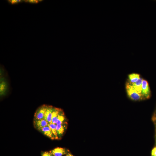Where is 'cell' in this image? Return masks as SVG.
<instances>
[{"instance_id": "1", "label": "cell", "mask_w": 156, "mask_h": 156, "mask_svg": "<svg viewBox=\"0 0 156 156\" xmlns=\"http://www.w3.org/2000/svg\"><path fill=\"white\" fill-rule=\"evenodd\" d=\"M128 96L131 100L134 101L141 100L144 98L141 94L138 93L133 87L131 84L127 83L126 86Z\"/></svg>"}, {"instance_id": "2", "label": "cell", "mask_w": 156, "mask_h": 156, "mask_svg": "<svg viewBox=\"0 0 156 156\" xmlns=\"http://www.w3.org/2000/svg\"><path fill=\"white\" fill-rule=\"evenodd\" d=\"M141 94L144 98L147 99L149 98L151 96V91L148 83L146 80L143 79L142 81Z\"/></svg>"}, {"instance_id": "3", "label": "cell", "mask_w": 156, "mask_h": 156, "mask_svg": "<svg viewBox=\"0 0 156 156\" xmlns=\"http://www.w3.org/2000/svg\"><path fill=\"white\" fill-rule=\"evenodd\" d=\"M47 107V105H44L39 107L34 114V119L40 120L43 119Z\"/></svg>"}, {"instance_id": "4", "label": "cell", "mask_w": 156, "mask_h": 156, "mask_svg": "<svg viewBox=\"0 0 156 156\" xmlns=\"http://www.w3.org/2000/svg\"><path fill=\"white\" fill-rule=\"evenodd\" d=\"M49 152L54 156H62L68 154L67 151L66 149L61 147L55 148Z\"/></svg>"}, {"instance_id": "5", "label": "cell", "mask_w": 156, "mask_h": 156, "mask_svg": "<svg viewBox=\"0 0 156 156\" xmlns=\"http://www.w3.org/2000/svg\"><path fill=\"white\" fill-rule=\"evenodd\" d=\"M54 107L50 105H47V108L44 118L49 123H51L53 112Z\"/></svg>"}, {"instance_id": "6", "label": "cell", "mask_w": 156, "mask_h": 156, "mask_svg": "<svg viewBox=\"0 0 156 156\" xmlns=\"http://www.w3.org/2000/svg\"><path fill=\"white\" fill-rule=\"evenodd\" d=\"M34 123L35 127L38 130L48 126L49 124L48 122L44 118L40 120L34 119Z\"/></svg>"}, {"instance_id": "7", "label": "cell", "mask_w": 156, "mask_h": 156, "mask_svg": "<svg viewBox=\"0 0 156 156\" xmlns=\"http://www.w3.org/2000/svg\"><path fill=\"white\" fill-rule=\"evenodd\" d=\"M39 130L50 139L52 140L55 139L54 136L52 131L48 126L44 127Z\"/></svg>"}, {"instance_id": "8", "label": "cell", "mask_w": 156, "mask_h": 156, "mask_svg": "<svg viewBox=\"0 0 156 156\" xmlns=\"http://www.w3.org/2000/svg\"><path fill=\"white\" fill-rule=\"evenodd\" d=\"M66 122L61 124L56 125V129L57 135L59 137L61 136L64 133L67 127Z\"/></svg>"}, {"instance_id": "9", "label": "cell", "mask_w": 156, "mask_h": 156, "mask_svg": "<svg viewBox=\"0 0 156 156\" xmlns=\"http://www.w3.org/2000/svg\"><path fill=\"white\" fill-rule=\"evenodd\" d=\"M143 79L140 77L136 82L132 83L131 85L133 88L139 93L141 94L142 90V84Z\"/></svg>"}, {"instance_id": "10", "label": "cell", "mask_w": 156, "mask_h": 156, "mask_svg": "<svg viewBox=\"0 0 156 156\" xmlns=\"http://www.w3.org/2000/svg\"><path fill=\"white\" fill-rule=\"evenodd\" d=\"M62 110L60 108L54 107L52 114V123L56 124L58 116Z\"/></svg>"}, {"instance_id": "11", "label": "cell", "mask_w": 156, "mask_h": 156, "mask_svg": "<svg viewBox=\"0 0 156 156\" xmlns=\"http://www.w3.org/2000/svg\"><path fill=\"white\" fill-rule=\"evenodd\" d=\"M48 126L51 129L54 136L55 139H59L56 129V124L51 123H49Z\"/></svg>"}, {"instance_id": "12", "label": "cell", "mask_w": 156, "mask_h": 156, "mask_svg": "<svg viewBox=\"0 0 156 156\" xmlns=\"http://www.w3.org/2000/svg\"><path fill=\"white\" fill-rule=\"evenodd\" d=\"M65 120L66 118L64 113L62 110L58 116L56 124L59 125L63 124L66 122H65Z\"/></svg>"}, {"instance_id": "13", "label": "cell", "mask_w": 156, "mask_h": 156, "mask_svg": "<svg viewBox=\"0 0 156 156\" xmlns=\"http://www.w3.org/2000/svg\"><path fill=\"white\" fill-rule=\"evenodd\" d=\"M128 77L130 82L133 83L137 81L140 77L139 74L133 73L129 74Z\"/></svg>"}, {"instance_id": "14", "label": "cell", "mask_w": 156, "mask_h": 156, "mask_svg": "<svg viewBox=\"0 0 156 156\" xmlns=\"http://www.w3.org/2000/svg\"><path fill=\"white\" fill-rule=\"evenodd\" d=\"M0 94L1 95L3 94L5 91L6 90V83L4 81L1 80L0 84Z\"/></svg>"}, {"instance_id": "15", "label": "cell", "mask_w": 156, "mask_h": 156, "mask_svg": "<svg viewBox=\"0 0 156 156\" xmlns=\"http://www.w3.org/2000/svg\"><path fill=\"white\" fill-rule=\"evenodd\" d=\"M24 1L21 0H9L8 1V3L12 5L22 3Z\"/></svg>"}, {"instance_id": "16", "label": "cell", "mask_w": 156, "mask_h": 156, "mask_svg": "<svg viewBox=\"0 0 156 156\" xmlns=\"http://www.w3.org/2000/svg\"><path fill=\"white\" fill-rule=\"evenodd\" d=\"M42 1V0H24V1L26 3H29L36 4L38 3L39 2Z\"/></svg>"}, {"instance_id": "17", "label": "cell", "mask_w": 156, "mask_h": 156, "mask_svg": "<svg viewBox=\"0 0 156 156\" xmlns=\"http://www.w3.org/2000/svg\"><path fill=\"white\" fill-rule=\"evenodd\" d=\"M42 156H53L50 152H44L42 154Z\"/></svg>"}, {"instance_id": "18", "label": "cell", "mask_w": 156, "mask_h": 156, "mask_svg": "<svg viewBox=\"0 0 156 156\" xmlns=\"http://www.w3.org/2000/svg\"><path fill=\"white\" fill-rule=\"evenodd\" d=\"M152 156H156V146L152 150L151 152Z\"/></svg>"}, {"instance_id": "19", "label": "cell", "mask_w": 156, "mask_h": 156, "mask_svg": "<svg viewBox=\"0 0 156 156\" xmlns=\"http://www.w3.org/2000/svg\"><path fill=\"white\" fill-rule=\"evenodd\" d=\"M66 156H73V155L70 153H68L67 154Z\"/></svg>"}, {"instance_id": "20", "label": "cell", "mask_w": 156, "mask_h": 156, "mask_svg": "<svg viewBox=\"0 0 156 156\" xmlns=\"http://www.w3.org/2000/svg\"><path fill=\"white\" fill-rule=\"evenodd\" d=\"M155 142H156V135Z\"/></svg>"}, {"instance_id": "21", "label": "cell", "mask_w": 156, "mask_h": 156, "mask_svg": "<svg viewBox=\"0 0 156 156\" xmlns=\"http://www.w3.org/2000/svg\"></svg>"}, {"instance_id": "22", "label": "cell", "mask_w": 156, "mask_h": 156, "mask_svg": "<svg viewBox=\"0 0 156 156\" xmlns=\"http://www.w3.org/2000/svg\"></svg>"}]
</instances>
